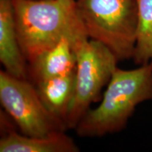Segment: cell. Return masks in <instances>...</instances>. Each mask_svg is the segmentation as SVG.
<instances>
[{
    "instance_id": "6da1fadb",
    "label": "cell",
    "mask_w": 152,
    "mask_h": 152,
    "mask_svg": "<svg viewBox=\"0 0 152 152\" xmlns=\"http://www.w3.org/2000/svg\"><path fill=\"white\" fill-rule=\"evenodd\" d=\"M19 45L28 63L63 38L89 37L75 0H13Z\"/></svg>"
},
{
    "instance_id": "7a4b0ae2",
    "label": "cell",
    "mask_w": 152,
    "mask_h": 152,
    "mask_svg": "<svg viewBox=\"0 0 152 152\" xmlns=\"http://www.w3.org/2000/svg\"><path fill=\"white\" fill-rule=\"evenodd\" d=\"M152 100V62L132 70L117 68L102 102L89 109L75 130L81 137H99L125 128L136 107Z\"/></svg>"
},
{
    "instance_id": "3957f363",
    "label": "cell",
    "mask_w": 152,
    "mask_h": 152,
    "mask_svg": "<svg viewBox=\"0 0 152 152\" xmlns=\"http://www.w3.org/2000/svg\"><path fill=\"white\" fill-rule=\"evenodd\" d=\"M90 39L103 43L119 61L132 59L138 26L137 0H75Z\"/></svg>"
},
{
    "instance_id": "277c9868",
    "label": "cell",
    "mask_w": 152,
    "mask_h": 152,
    "mask_svg": "<svg viewBox=\"0 0 152 152\" xmlns=\"http://www.w3.org/2000/svg\"><path fill=\"white\" fill-rule=\"evenodd\" d=\"M76 54V85L66 118L67 129H75L111 78L118 60L106 45L85 37L73 44Z\"/></svg>"
},
{
    "instance_id": "5b68a950",
    "label": "cell",
    "mask_w": 152,
    "mask_h": 152,
    "mask_svg": "<svg viewBox=\"0 0 152 152\" xmlns=\"http://www.w3.org/2000/svg\"><path fill=\"white\" fill-rule=\"evenodd\" d=\"M0 102L25 135L45 136L66 130L65 125L47 110L35 85L5 71H0Z\"/></svg>"
},
{
    "instance_id": "8992f818",
    "label": "cell",
    "mask_w": 152,
    "mask_h": 152,
    "mask_svg": "<svg viewBox=\"0 0 152 152\" xmlns=\"http://www.w3.org/2000/svg\"><path fill=\"white\" fill-rule=\"evenodd\" d=\"M0 61L7 73L28 80V61L19 45L13 0H0Z\"/></svg>"
},
{
    "instance_id": "52a82bcc",
    "label": "cell",
    "mask_w": 152,
    "mask_h": 152,
    "mask_svg": "<svg viewBox=\"0 0 152 152\" xmlns=\"http://www.w3.org/2000/svg\"><path fill=\"white\" fill-rule=\"evenodd\" d=\"M6 132L0 139L1 152H77L79 148L65 131L45 136H27L3 125Z\"/></svg>"
},
{
    "instance_id": "ba28073f",
    "label": "cell",
    "mask_w": 152,
    "mask_h": 152,
    "mask_svg": "<svg viewBox=\"0 0 152 152\" xmlns=\"http://www.w3.org/2000/svg\"><path fill=\"white\" fill-rule=\"evenodd\" d=\"M73 39L64 37L54 46L35 56L28 64V73L35 83L67 75L75 71Z\"/></svg>"
},
{
    "instance_id": "9c48e42d",
    "label": "cell",
    "mask_w": 152,
    "mask_h": 152,
    "mask_svg": "<svg viewBox=\"0 0 152 152\" xmlns=\"http://www.w3.org/2000/svg\"><path fill=\"white\" fill-rule=\"evenodd\" d=\"M75 85L76 69L67 75L35 83L38 94L47 110L66 128L68 109L75 94Z\"/></svg>"
},
{
    "instance_id": "30bf717a",
    "label": "cell",
    "mask_w": 152,
    "mask_h": 152,
    "mask_svg": "<svg viewBox=\"0 0 152 152\" xmlns=\"http://www.w3.org/2000/svg\"><path fill=\"white\" fill-rule=\"evenodd\" d=\"M138 26L132 60L139 66L152 62V0H137Z\"/></svg>"
}]
</instances>
